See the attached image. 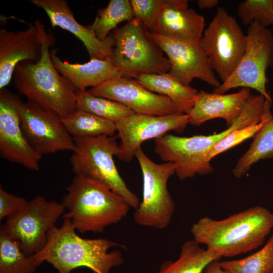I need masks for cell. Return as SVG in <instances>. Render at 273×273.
Returning a JSON list of instances; mask_svg holds the SVG:
<instances>
[{
	"instance_id": "1",
	"label": "cell",
	"mask_w": 273,
	"mask_h": 273,
	"mask_svg": "<svg viewBox=\"0 0 273 273\" xmlns=\"http://www.w3.org/2000/svg\"><path fill=\"white\" fill-rule=\"evenodd\" d=\"M272 101L262 95H251L241 115L226 129L209 135L182 137L165 134L155 139V152L165 162L175 165L180 180L211 173L208 155L215 145L234 130L260 123L271 113Z\"/></svg>"
},
{
	"instance_id": "2",
	"label": "cell",
	"mask_w": 273,
	"mask_h": 273,
	"mask_svg": "<svg viewBox=\"0 0 273 273\" xmlns=\"http://www.w3.org/2000/svg\"><path fill=\"white\" fill-rule=\"evenodd\" d=\"M41 39V56L38 61H24L16 66L12 78L17 92L28 101L56 114L61 118L76 110L77 90L55 68L49 48L55 43L39 20L34 22Z\"/></svg>"
},
{
	"instance_id": "3",
	"label": "cell",
	"mask_w": 273,
	"mask_h": 273,
	"mask_svg": "<svg viewBox=\"0 0 273 273\" xmlns=\"http://www.w3.org/2000/svg\"><path fill=\"white\" fill-rule=\"evenodd\" d=\"M273 228V213L255 206L216 220L200 218L192 226L193 240L220 257H233L257 249Z\"/></svg>"
},
{
	"instance_id": "4",
	"label": "cell",
	"mask_w": 273,
	"mask_h": 273,
	"mask_svg": "<svg viewBox=\"0 0 273 273\" xmlns=\"http://www.w3.org/2000/svg\"><path fill=\"white\" fill-rule=\"evenodd\" d=\"M70 220L64 218L60 228L51 229L44 247L33 255L37 266L47 262L59 273H70L77 267H85L94 273H109L124 262L120 251L109 252L118 243L104 238L84 239L75 232Z\"/></svg>"
},
{
	"instance_id": "5",
	"label": "cell",
	"mask_w": 273,
	"mask_h": 273,
	"mask_svg": "<svg viewBox=\"0 0 273 273\" xmlns=\"http://www.w3.org/2000/svg\"><path fill=\"white\" fill-rule=\"evenodd\" d=\"M66 190L62 203L68 212L62 217L80 233L103 232L124 218L130 207L108 187L82 176L75 175Z\"/></svg>"
},
{
	"instance_id": "6",
	"label": "cell",
	"mask_w": 273,
	"mask_h": 273,
	"mask_svg": "<svg viewBox=\"0 0 273 273\" xmlns=\"http://www.w3.org/2000/svg\"><path fill=\"white\" fill-rule=\"evenodd\" d=\"M112 34L115 46L110 59L122 76L136 79L143 74L169 72L168 59L139 20L133 18Z\"/></svg>"
},
{
	"instance_id": "7",
	"label": "cell",
	"mask_w": 273,
	"mask_h": 273,
	"mask_svg": "<svg viewBox=\"0 0 273 273\" xmlns=\"http://www.w3.org/2000/svg\"><path fill=\"white\" fill-rule=\"evenodd\" d=\"M117 136H99L74 138L75 146L70 161L75 175L100 182L121 196L130 207L136 210L138 197L127 187L114 161L119 146Z\"/></svg>"
},
{
	"instance_id": "8",
	"label": "cell",
	"mask_w": 273,
	"mask_h": 273,
	"mask_svg": "<svg viewBox=\"0 0 273 273\" xmlns=\"http://www.w3.org/2000/svg\"><path fill=\"white\" fill-rule=\"evenodd\" d=\"M143 175V198L133 214L134 221L143 226L162 230L170 223L175 205L167 189L169 178L175 173L170 162L157 164L141 148L135 154Z\"/></svg>"
},
{
	"instance_id": "9",
	"label": "cell",
	"mask_w": 273,
	"mask_h": 273,
	"mask_svg": "<svg viewBox=\"0 0 273 273\" xmlns=\"http://www.w3.org/2000/svg\"><path fill=\"white\" fill-rule=\"evenodd\" d=\"M246 35V50L236 68L213 93L224 94L238 87L252 88L272 101L266 86V70L273 67L272 33L267 27L254 22L248 26Z\"/></svg>"
},
{
	"instance_id": "10",
	"label": "cell",
	"mask_w": 273,
	"mask_h": 273,
	"mask_svg": "<svg viewBox=\"0 0 273 273\" xmlns=\"http://www.w3.org/2000/svg\"><path fill=\"white\" fill-rule=\"evenodd\" d=\"M200 44L211 68L222 82L236 68L246 50L247 35L236 19L222 7H218L205 29Z\"/></svg>"
},
{
	"instance_id": "11",
	"label": "cell",
	"mask_w": 273,
	"mask_h": 273,
	"mask_svg": "<svg viewBox=\"0 0 273 273\" xmlns=\"http://www.w3.org/2000/svg\"><path fill=\"white\" fill-rule=\"evenodd\" d=\"M65 210L62 203L37 196L8 217L2 225L25 254L33 256L44 247L49 231L56 226Z\"/></svg>"
},
{
	"instance_id": "12",
	"label": "cell",
	"mask_w": 273,
	"mask_h": 273,
	"mask_svg": "<svg viewBox=\"0 0 273 273\" xmlns=\"http://www.w3.org/2000/svg\"><path fill=\"white\" fill-rule=\"evenodd\" d=\"M16 105L23 134L37 153L42 156L74 150V139L58 115L30 102H23L18 96Z\"/></svg>"
},
{
	"instance_id": "13",
	"label": "cell",
	"mask_w": 273,
	"mask_h": 273,
	"mask_svg": "<svg viewBox=\"0 0 273 273\" xmlns=\"http://www.w3.org/2000/svg\"><path fill=\"white\" fill-rule=\"evenodd\" d=\"M188 124L187 114L157 116L133 113L115 123L116 136L121 140L117 157L122 161L130 162L144 142L157 139L171 130L181 132Z\"/></svg>"
},
{
	"instance_id": "14",
	"label": "cell",
	"mask_w": 273,
	"mask_h": 273,
	"mask_svg": "<svg viewBox=\"0 0 273 273\" xmlns=\"http://www.w3.org/2000/svg\"><path fill=\"white\" fill-rule=\"evenodd\" d=\"M87 90L119 102L134 113L157 116L180 113L168 97L149 90L132 78L121 76Z\"/></svg>"
},
{
	"instance_id": "15",
	"label": "cell",
	"mask_w": 273,
	"mask_h": 273,
	"mask_svg": "<svg viewBox=\"0 0 273 273\" xmlns=\"http://www.w3.org/2000/svg\"><path fill=\"white\" fill-rule=\"evenodd\" d=\"M17 95L0 90V154L7 160L33 171L39 169L42 155L30 146L22 131L16 105Z\"/></svg>"
},
{
	"instance_id": "16",
	"label": "cell",
	"mask_w": 273,
	"mask_h": 273,
	"mask_svg": "<svg viewBox=\"0 0 273 273\" xmlns=\"http://www.w3.org/2000/svg\"><path fill=\"white\" fill-rule=\"evenodd\" d=\"M151 33L167 56L170 64L168 73L180 83L190 86L194 79L198 78L214 88L220 85V83L215 76L200 43H195Z\"/></svg>"
},
{
	"instance_id": "17",
	"label": "cell",
	"mask_w": 273,
	"mask_h": 273,
	"mask_svg": "<svg viewBox=\"0 0 273 273\" xmlns=\"http://www.w3.org/2000/svg\"><path fill=\"white\" fill-rule=\"evenodd\" d=\"M34 6L42 9L48 15L53 27H59L80 40L90 59L104 60L110 58L115 46L113 34L104 40L99 39L90 26L80 24L66 0H31Z\"/></svg>"
},
{
	"instance_id": "18",
	"label": "cell",
	"mask_w": 273,
	"mask_h": 273,
	"mask_svg": "<svg viewBox=\"0 0 273 273\" xmlns=\"http://www.w3.org/2000/svg\"><path fill=\"white\" fill-rule=\"evenodd\" d=\"M42 53L38 29L29 24L24 30L16 32L0 30V89L10 83L16 65L24 61L37 62Z\"/></svg>"
},
{
	"instance_id": "19",
	"label": "cell",
	"mask_w": 273,
	"mask_h": 273,
	"mask_svg": "<svg viewBox=\"0 0 273 273\" xmlns=\"http://www.w3.org/2000/svg\"><path fill=\"white\" fill-rule=\"evenodd\" d=\"M205 18L189 8L187 0H165L150 31L179 40L199 43L205 30Z\"/></svg>"
},
{
	"instance_id": "20",
	"label": "cell",
	"mask_w": 273,
	"mask_h": 273,
	"mask_svg": "<svg viewBox=\"0 0 273 273\" xmlns=\"http://www.w3.org/2000/svg\"><path fill=\"white\" fill-rule=\"evenodd\" d=\"M250 89L241 88L238 92L229 94L198 92L194 105L187 114L189 124L198 126L212 119H224L228 127L239 118L251 95Z\"/></svg>"
},
{
	"instance_id": "21",
	"label": "cell",
	"mask_w": 273,
	"mask_h": 273,
	"mask_svg": "<svg viewBox=\"0 0 273 273\" xmlns=\"http://www.w3.org/2000/svg\"><path fill=\"white\" fill-rule=\"evenodd\" d=\"M58 50L50 51L53 63L57 71L69 80L77 91L86 90L122 75L110 58L90 59L85 63H70L62 61L57 55Z\"/></svg>"
},
{
	"instance_id": "22",
	"label": "cell",
	"mask_w": 273,
	"mask_h": 273,
	"mask_svg": "<svg viewBox=\"0 0 273 273\" xmlns=\"http://www.w3.org/2000/svg\"><path fill=\"white\" fill-rule=\"evenodd\" d=\"M136 79L149 90L168 97L180 113L187 114L193 108L198 91L180 83L168 72L143 74Z\"/></svg>"
},
{
	"instance_id": "23",
	"label": "cell",
	"mask_w": 273,
	"mask_h": 273,
	"mask_svg": "<svg viewBox=\"0 0 273 273\" xmlns=\"http://www.w3.org/2000/svg\"><path fill=\"white\" fill-rule=\"evenodd\" d=\"M221 258L213 252L202 248L194 240H191L182 244L176 260L163 261L157 273H202L209 263Z\"/></svg>"
},
{
	"instance_id": "24",
	"label": "cell",
	"mask_w": 273,
	"mask_h": 273,
	"mask_svg": "<svg viewBox=\"0 0 273 273\" xmlns=\"http://www.w3.org/2000/svg\"><path fill=\"white\" fill-rule=\"evenodd\" d=\"M273 158V117L270 115L253 137L248 150L240 158L233 170L236 178L243 177L253 164Z\"/></svg>"
},
{
	"instance_id": "25",
	"label": "cell",
	"mask_w": 273,
	"mask_h": 273,
	"mask_svg": "<svg viewBox=\"0 0 273 273\" xmlns=\"http://www.w3.org/2000/svg\"><path fill=\"white\" fill-rule=\"evenodd\" d=\"M68 133L74 138L113 136L116 131L115 124L90 113L76 110L62 118Z\"/></svg>"
},
{
	"instance_id": "26",
	"label": "cell",
	"mask_w": 273,
	"mask_h": 273,
	"mask_svg": "<svg viewBox=\"0 0 273 273\" xmlns=\"http://www.w3.org/2000/svg\"><path fill=\"white\" fill-rule=\"evenodd\" d=\"M37 267L33 255L25 254L1 225L0 273H34Z\"/></svg>"
},
{
	"instance_id": "27",
	"label": "cell",
	"mask_w": 273,
	"mask_h": 273,
	"mask_svg": "<svg viewBox=\"0 0 273 273\" xmlns=\"http://www.w3.org/2000/svg\"><path fill=\"white\" fill-rule=\"evenodd\" d=\"M76 109L90 113L115 124L134 113L119 102L93 95L87 90L77 91Z\"/></svg>"
},
{
	"instance_id": "28",
	"label": "cell",
	"mask_w": 273,
	"mask_h": 273,
	"mask_svg": "<svg viewBox=\"0 0 273 273\" xmlns=\"http://www.w3.org/2000/svg\"><path fill=\"white\" fill-rule=\"evenodd\" d=\"M133 19L130 1L110 0L105 8L99 11L90 27L99 39L104 40L119 23Z\"/></svg>"
},
{
	"instance_id": "29",
	"label": "cell",
	"mask_w": 273,
	"mask_h": 273,
	"mask_svg": "<svg viewBox=\"0 0 273 273\" xmlns=\"http://www.w3.org/2000/svg\"><path fill=\"white\" fill-rule=\"evenodd\" d=\"M228 273H272L273 234L265 245L252 254L240 259L219 261Z\"/></svg>"
},
{
	"instance_id": "30",
	"label": "cell",
	"mask_w": 273,
	"mask_h": 273,
	"mask_svg": "<svg viewBox=\"0 0 273 273\" xmlns=\"http://www.w3.org/2000/svg\"><path fill=\"white\" fill-rule=\"evenodd\" d=\"M237 13L245 25L257 22L267 27L273 25V0H245L238 5Z\"/></svg>"
},
{
	"instance_id": "31",
	"label": "cell",
	"mask_w": 273,
	"mask_h": 273,
	"mask_svg": "<svg viewBox=\"0 0 273 273\" xmlns=\"http://www.w3.org/2000/svg\"><path fill=\"white\" fill-rule=\"evenodd\" d=\"M270 115L271 114L258 124L237 128L228 134L211 150L208 155L209 161H211L217 155L236 146L247 139L253 138Z\"/></svg>"
},
{
	"instance_id": "32",
	"label": "cell",
	"mask_w": 273,
	"mask_h": 273,
	"mask_svg": "<svg viewBox=\"0 0 273 273\" xmlns=\"http://www.w3.org/2000/svg\"><path fill=\"white\" fill-rule=\"evenodd\" d=\"M133 18L139 20L150 30L154 26L165 0H130Z\"/></svg>"
},
{
	"instance_id": "33",
	"label": "cell",
	"mask_w": 273,
	"mask_h": 273,
	"mask_svg": "<svg viewBox=\"0 0 273 273\" xmlns=\"http://www.w3.org/2000/svg\"><path fill=\"white\" fill-rule=\"evenodd\" d=\"M27 201L22 197L9 193L0 186V220L9 217L20 210Z\"/></svg>"
},
{
	"instance_id": "34",
	"label": "cell",
	"mask_w": 273,
	"mask_h": 273,
	"mask_svg": "<svg viewBox=\"0 0 273 273\" xmlns=\"http://www.w3.org/2000/svg\"><path fill=\"white\" fill-rule=\"evenodd\" d=\"M204 273H228L220 265L218 260H215L209 263L205 268Z\"/></svg>"
},
{
	"instance_id": "35",
	"label": "cell",
	"mask_w": 273,
	"mask_h": 273,
	"mask_svg": "<svg viewBox=\"0 0 273 273\" xmlns=\"http://www.w3.org/2000/svg\"><path fill=\"white\" fill-rule=\"evenodd\" d=\"M219 4L218 0H198L197 5L201 9H211L216 7Z\"/></svg>"
},
{
	"instance_id": "36",
	"label": "cell",
	"mask_w": 273,
	"mask_h": 273,
	"mask_svg": "<svg viewBox=\"0 0 273 273\" xmlns=\"http://www.w3.org/2000/svg\"><path fill=\"white\" fill-rule=\"evenodd\" d=\"M272 273H273V271H272Z\"/></svg>"
}]
</instances>
